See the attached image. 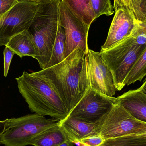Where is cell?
Instances as JSON below:
<instances>
[{
	"label": "cell",
	"mask_w": 146,
	"mask_h": 146,
	"mask_svg": "<svg viewBox=\"0 0 146 146\" xmlns=\"http://www.w3.org/2000/svg\"><path fill=\"white\" fill-rule=\"evenodd\" d=\"M146 45H140L129 36L114 46L100 50V55L113 76L117 91L125 86V80Z\"/></svg>",
	"instance_id": "obj_5"
},
{
	"label": "cell",
	"mask_w": 146,
	"mask_h": 146,
	"mask_svg": "<svg viewBox=\"0 0 146 146\" xmlns=\"http://www.w3.org/2000/svg\"><path fill=\"white\" fill-rule=\"evenodd\" d=\"M115 14L105 42L101 50L107 49L123 41L132 34L136 20L124 5L114 3Z\"/></svg>",
	"instance_id": "obj_11"
},
{
	"label": "cell",
	"mask_w": 146,
	"mask_h": 146,
	"mask_svg": "<svg viewBox=\"0 0 146 146\" xmlns=\"http://www.w3.org/2000/svg\"><path fill=\"white\" fill-rule=\"evenodd\" d=\"M80 141L86 146H101L106 139L102 135L97 133L85 137Z\"/></svg>",
	"instance_id": "obj_23"
},
{
	"label": "cell",
	"mask_w": 146,
	"mask_h": 146,
	"mask_svg": "<svg viewBox=\"0 0 146 146\" xmlns=\"http://www.w3.org/2000/svg\"><path fill=\"white\" fill-rule=\"evenodd\" d=\"M146 123L138 121L117 102L98 123H95L96 133L106 140L126 135H135L144 131Z\"/></svg>",
	"instance_id": "obj_6"
},
{
	"label": "cell",
	"mask_w": 146,
	"mask_h": 146,
	"mask_svg": "<svg viewBox=\"0 0 146 146\" xmlns=\"http://www.w3.org/2000/svg\"><path fill=\"white\" fill-rule=\"evenodd\" d=\"M117 103L135 118L146 123V94L139 88L117 97Z\"/></svg>",
	"instance_id": "obj_12"
},
{
	"label": "cell",
	"mask_w": 146,
	"mask_h": 146,
	"mask_svg": "<svg viewBox=\"0 0 146 146\" xmlns=\"http://www.w3.org/2000/svg\"><path fill=\"white\" fill-rule=\"evenodd\" d=\"M117 102V98L109 97L88 88L68 116L95 124Z\"/></svg>",
	"instance_id": "obj_9"
},
{
	"label": "cell",
	"mask_w": 146,
	"mask_h": 146,
	"mask_svg": "<svg viewBox=\"0 0 146 146\" xmlns=\"http://www.w3.org/2000/svg\"><path fill=\"white\" fill-rule=\"evenodd\" d=\"M72 144L70 141H66L57 146H70V144Z\"/></svg>",
	"instance_id": "obj_29"
},
{
	"label": "cell",
	"mask_w": 146,
	"mask_h": 146,
	"mask_svg": "<svg viewBox=\"0 0 146 146\" xmlns=\"http://www.w3.org/2000/svg\"><path fill=\"white\" fill-rule=\"evenodd\" d=\"M142 14L146 21V0H137Z\"/></svg>",
	"instance_id": "obj_26"
},
{
	"label": "cell",
	"mask_w": 146,
	"mask_h": 146,
	"mask_svg": "<svg viewBox=\"0 0 146 146\" xmlns=\"http://www.w3.org/2000/svg\"><path fill=\"white\" fill-rule=\"evenodd\" d=\"M60 23L66 36L65 58L77 47L87 54L88 50V36L90 26L80 19L60 0L59 4Z\"/></svg>",
	"instance_id": "obj_10"
},
{
	"label": "cell",
	"mask_w": 146,
	"mask_h": 146,
	"mask_svg": "<svg viewBox=\"0 0 146 146\" xmlns=\"http://www.w3.org/2000/svg\"><path fill=\"white\" fill-rule=\"evenodd\" d=\"M28 1H33L38 2H40L42 1H44V0H28Z\"/></svg>",
	"instance_id": "obj_31"
},
{
	"label": "cell",
	"mask_w": 146,
	"mask_h": 146,
	"mask_svg": "<svg viewBox=\"0 0 146 146\" xmlns=\"http://www.w3.org/2000/svg\"><path fill=\"white\" fill-rule=\"evenodd\" d=\"M58 124L71 143L97 134L95 130V124L88 123L69 116L59 121Z\"/></svg>",
	"instance_id": "obj_13"
},
{
	"label": "cell",
	"mask_w": 146,
	"mask_h": 146,
	"mask_svg": "<svg viewBox=\"0 0 146 146\" xmlns=\"http://www.w3.org/2000/svg\"><path fill=\"white\" fill-rule=\"evenodd\" d=\"M15 80L19 92L31 112L59 121L69 115L60 96L48 79L39 71L31 73L24 72Z\"/></svg>",
	"instance_id": "obj_2"
},
{
	"label": "cell",
	"mask_w": 146,
	"mask_h": 146,
	"mask_svg": "<svg viewBox=\"0 0 146 146\" xmlns=\"http://www.w3.org/2000/svg\"><path fill=\"white\" fill-rule=\"evenodd\" d=\"M60 0L39 2L36 16L28 31L35 49V56L42 69H45L52 54L59 23Z\"/></svg>",
	"instance_id": "obj_3"
},
{
	"label": "cell",
	"mask_w": 146,
	"mask_h": 146,
	"mask_svg": "<svg viewBox=\"0 0 146 146\" xmlns=\"http://www.w3.org/2000/svg\"><path fill=\"white\" fill-rule=\"evenodd\" d=\"M138 44L146 45V25L144 22L137 21L135 27L130 35Z\"/></svg>",
	"instance_id": "obj_22"
},
{
	"label": "cell",
	"mask_w": 146,
	"mask_h": 146,
	"mask_svg": "<svg viewBox=\"0 0 146 146\" xmlns=\"http://www.w3.org/2000/svg\"><path fill=\"white\" fill-rule=\"evenodd\" d=\"M114 3L125 6L137 21H142L146 25V21L142 14L137 0H114Z\"/></svg>",
	"instance_id": "obj_21"
},
{
	"label": "cell",
	"mask_w": 146,
	"mask_h": 146,
	"mask_svg": "<svg viewBox=\"0 0 146 146\" xmlns=\"http://www.w3.org/2000/svg\"><path fill=\"white\" fill-rule=\"evenodd\" d=\"M6 121V119L5 120H3V121H0V129L3 128Z\"/></svg>",
	"instance_id": "obj_30"
},
{
	"label": "cell",
	"mask_w": 146,
	"mask_h": 146,
	"mask_svg": "<svg viewBox=\"0 0 146 146\" xmlns=\"http://www.w3.org/2000/svg\"><path fill=\"white\" fill-rule=\"evenodd\" d=\"M140 89L146 94V80L143 83V85H142L140 88H139Z\"/></svg>",
	"instance_id": "obj_28"
},
{
	"label": "cell",
	"mask_w": 146,
	"mask_h": 146,
	"mask_svg": "<svg viewBox=\"0 0 146 146\" xmlns=\"http://www.w3.org/2000/svg\"><path fill=\"white\" fill-rule=\"evenodd\" d=\"M19 1V0H0V15L8 12Z\"/></svg>",
	"instance_id": "obj_25"
},
{
	"label": "cell",
	"mask_w": 146,
	"mask_h": 146,
	"mask_svg": "<svg viewBox=\"0 0 146 146\" xmlns=\"http://www.w3.org/2000/svg\"><path fill=\"white\" fill-rule=\"evenodd\" d=\"M5 46L12 50L21 58L25 56L35 57V47L28 30L11 37Z\"/></svg>",
	"instance_id": "obj_14"
},
{
	"label": "cell",
	"mask_w": 146,
	"mask_h": 146,
	"mask_svg": "<svg viewBox=\"0 0 146 146\" xmlns=\"http://www.w3.org/2000/svg\"><path fill=\"white\" fill-rule=\"evenodd\" d=\"M65 32L61 25L59 20L57 35L52 50V54L46 68L51 67L62 62L65 59Z\"/></svg>",
	"instance_id": "obj_17"
},
{
	"label": "cell",
	"mask_w": 146,
	"mask_h": 146,
	"mask_svg": "<svg viewBox=\"0 0 146 146\" xmlns=\"http://www.w3.org/2000/svg\"><path fill=\"white\" fill-rule=\"evenodd\" d=\"M85 55L77 47L62 62L39 71L58 93L69 114L88 89L83 73Z\"/></svg>",
	"instance_id": "obj_1"
},
{
	"label": "cell",
	"mask_w": 146,
	"mask_h": 146,
	"mask_svg": "<svg viewBox=\"0 0 146 146\" xmlns=\"http://www.w3.org/2000/svg\"><path fill=\"white\" fill-rule=\"evenodd\" d=\"M83 72L88 89L109 97L115 94L117 89L113 76L100 52L88 49L85 55Z\"/></svg>",
	"instance_id": "obj_8"
},
{
	"label": "cell",
	"mask_w": 146,
	"mask_h": 146,
	"mask_svg": "<svg viewBox=\"0 0 146 146\" xmlns=\"http://www.w3.org/2000/svg\"><path fill=\"white\" fill-rule=\"evenodd\" d=\"M69 141L59 124L48 129L34 137L30 142L33 146H57Z\"/></svg>",
	"instance_id": "obj_15"
},
{
	"label": "cell",
	"mask_w": 146,
	"mask_h": 146,
	"mask_svg": "<svg viewBox=\"0 0 146 146\" xmlns=\"http://www.w3.org/2000/svg\"><path fill=\"white\" fill-rule=\"evenodd\" d=\"M39 2L19 0L8 12L0 15V46L15 35L28 30L37 12Z\"/></svg>",
	"instance_id": "obj_7"
},
{
	"label": "cell",
	"mask_w": 146,
	"mask_h": 146,
	"mask_svg": "<svg viewBox=\"0 0 146 146\" xmlns=\"http://www.w3.org/2000/svg\"><path fill=\"white\" fill-rule=\"evenodd\" d=\"M135 135L137 136H139V137H143V138H146V127L144 131H142L141 133Z\"/></svg>",
	"instance_id": "obj_27"
},
{
	"label": "cell",
	"mask_w": 146,
	"mask_h": 146,
	"mask_svg": "<svg viewBox=\"0 0 146 146\" xmlns=\"http://www.w3.org/2000/svg\"><path fill=\"white\" fill-rule=\"evenodd\" d=\"M91 3L95 19L104 15L110 16L115 13L111 0H91Z\"/></svg>",
	"instance_id": "obj_20"
},
{
	"label": "cell",
	"mask_w": 146,
	"mask_h": 146,
	"mask_svg": "<svg viewBox=\"0 0 146 146\" xmlns=\"http://www.w3.org/2000/svg\"><path fill=\"white\" fill-rule=\"evenodd\" d=\"M14 52L8 47H5L3 51L4 55V76L7 77L12 58L15 54Z\"/></svg>",
	"instance_id": "obj_24"
},
{
	"label": "cell",
	"mask_w": 146,
	"mask_h": 146,
	"mask_svg": "<svg viewBox=\"0 0 146 146\" xmlns=\"http://www.w3.org/2000/svg\"><path fill=\"white\" fill-rule=\"evenodd\" d=\"M67 7L86 25H91L95 19L91 0H62Z\"/></svg>",
	"instance_id": "obj_16"
},
{
	"label": "cell",
	"mask_w": 146,
	"mask_h": 146,
	"mask_svg": "<svg viewBox=\"0 0 146 146\" xmlns=\"http://www.w3.org/2000/svg\"><path fill=\"white\" fill-rule=\"evenodd\" d=\"M59 121L36 113L6 119L0 133V144L5 146L28 145L34 137L57 125Z\"/></svg>",
	"instance_id": "obj_4"
},
{
	"label": "cell",
	"mask_w": 146,
	"mask_h": 146,
	"mask_svg": "<svg viewBox=\"0 0 146 146\" xmlns=\"http://www.w3.org/2000/svg\"><path fill=\"white\" fill-rule=\"evenodd\" d=\"M101 146H146V139L136 135H126L106 140Z\"/></svg>",
	"instance_id": "obj_19"
},
{
	"label": "cell",
	"mask_w": 146,
	"mask_h": 146,
	"mask_svg": "<svg viewBox=\"0 0 146 146\" xmlns=\"http://www.w3.org/2000/svg\"><path fill=\"white\" fill-rule=\"evenodd\" d=\"M146 76V48L126 78L125 85L141 81Z\"/></svg>",
	"instance_id": "obj_18"
}]
</instances>
